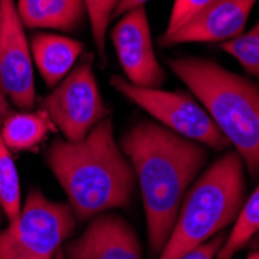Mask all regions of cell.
Segmentation results:
<instances>
[{"label": "cell", "mask_w": 259, "mask_h": 259, "mask_svg": "<svg viewBox=\"0 0 259 259\" xmlns=\"http://www.w3.org/2000/svg\"><path fill=\"white\" fill-rule=\"evenodd\" d=\"M143 199L151 254L166 245L186 190L206 161L202 145L152 121L134 124L120 141Z\"/></svg>", "instance_id": "cell-1"}, {"label": "cell", "mask_w": 259, "mask_h": 259, "mask_svg": "<svg viewBox=\"0 0 259 259\" xmlns=\"http://www.w3.org/2000/svg\"><path fill=\"white\" fill-rule=\"evenodd\" d=\"M55 124L42 109L39 112H13L0 127V137L8 149L28 151L36 148Z\"/></svg>", "instance_id": "cell-14"}, {"label": "cell", "mask_w": 259, "mask_h": 259, "mask_svg": "<svg viewBox=\"0 0 259 259\" xmlns=\"http://www.w3.org/2000/svg\"><path fill=\"white\" fill-rule=\"evenodd\" d=\"M76 222L68 203L50 200L31 188L19 218L0 230V259H55Z\"/></svg>", "instance_id": "cell-5"}, {"label": "cell", "mask_w": 259, "mask_h": 259, "mask_svg": "<svg viewBox=\"0 0 259 259\" xmlns=\"http://www.w3.org/2000/svg\"><path fill=\"white\" fill-rule=\"evenodd\" d=\"M110 39L126 79L137 87L160 89L166 72L158 62L145 5L121 16L110 31Z\"/></svg>", "instance_id": "cell-9"}, {"label": "cell", "mask_w": 259, "mask_h": 259, "mask_svg": "<svg viewBox=\"0 0 259 259\" xmlns=\"http://www.w3.org/2000/svg\"><path fill=\"white\" fill-rule=\"evenodd\" d=\"M120 2L121 0H84L92 36L103 62H106V36L109 31V23L113 19V13Z\"/></svg>", "instance_id": "cell-18"}, {"label": "cell", "mask_w": 259, "mask_h": 259, "mask_svg": "<svg viewBox=\"0 0 259 259\" xmlns=\"http://www.w3.org/2000/svg\"><path fill=\"white\" fill-rule=\"evenodd\" d=\"M222 50L236 59L247 73L259 79V20L247 33L224 42Z\"/></svg>", "instance_id": "cell-17"}, {"label": "cell", "mask_w": 259, "mask_h": 259, "mask_svg": "<svg viewBox=\"0 0 259 259\" xmlns=\"http://www.w3.org/2000/svg\"><path fill=\"white\" fill-rule=\"evenodd\" d=\"M146 2H149V0H121V2L118 4V7H116L115 13H113V17H121L124 13H127L134 8L143 7Z\"/></svg>", "instance_id": "cell-21"}, {"label": "cell", "mask_w": 259, "mask_h": 259, "mask_svg": "<svg viewBox=\"0 0 259 259\" xmlns=\"http://www.w3.org/2000/svg\"><path fill=\"white\" fill-rule=\"evenodd\" d=\"M259 231V185L251 193V196L244 202L236 224H234L230 236L225 238L218 259H231L241 248H244L248 241Z\"/></svg>", "instance_id": "cell-15"}, {"label": "cell", "mask_w": 259, "mask_h": 259, "mask_svg": "<svg viewBox=\"0 0 259 259\" xmlns=\"http://www.w3.org/2000/svg\"><path fill=\"white\" fill-rule=\"evenodd\" d=\"M213 2H216V0H174L164 34L174 33L183 23H186L191 17H194L197 13H200L203 8H206Z\"/></svg>", "instance_id": "cell-19"}, {"label": "cell", "mask_w": 259, "mask_h": 259, "mask_svg": "<svg viewBox=\"0 0 259 259\" xmlns=\"http://www.w3.org/2000/svg\"><path fill=\"white\" fill-rule=\"evenodd\" d=\"M2 222H4V211L0 208V227H2Z\"/></svg>", "instance_id": "cell-25"}, {"label": "cell", "mask_w": 259, "mask_h": 259, "mask_svg": "<svg viewBox=\"0 0 259 259\" xmlns=\"http://www.w3.org/2000/svg\"><path fill=\"white\" fill-rule=\"evenodd\" d=\"M17 14L31 30L75 31L85 16L84 0H17Z\"/></svg>", "instance_id": "cell-13"}, {"label": "cell", "mask_w": 259, "mask_h": 259, "mask_svg": "<svg viewBox=\"0 0 259 259\" xmlns=\"http://www.w3.org/2000/svg\"><path fill=\"white\" fill-rule=\"evenodd\" d=\"M110 84L116 92L146 110L169 131L216 151L230 146V141L219 131L208 112L186 93L137 87L118 75L110 78Z\"/></svg>", "instance_id": "cell-6"}, {"label": "cell", "mask_w": 259, "mask_h": 259, "mask_svg": "<svg viewBox=\"0 0 259 259\" xmlns=\"http://www.w3.org/2000/svg\"><path fill=\"white\" fill-rule=\"evenodd\" d=\"M245 259H259V251H254V253H250Z\"/></svg>", "instance_id": "cell-23"}, {"label": "cell", "mask_w": 259, "mask_h": 259, "mask_svg": "<svg viewBox=\"0 0 259 259\" xmlns=\"http://www.w3.org/2000/svg\"><path fill=\"white\" fill-rule=\"evenodd\" d=\"M0 208L10 222L16 221L22 211L17 168L2 137H0Z\"/></svg>", "instance_id": "cell-16"}, {"label": "cell", "mask_w": 259, "mask_h": 259, "mask_svg": "<svg viewBox=\"0 0 259 259\" xmlns=\"http://www.w3.org/2000/svg\"><path fill=\"white\" fill-rule=\"evenodd\" d=\"M55 259H67V257H65V254H64V251H62V248L58 251V254H56V257H55Z\"/></svg>", "instance_id": "cell-24"}, {"label": "cell", "mask_w": 259, "mask_h": 259, "mask_svg": "<svg viewBox=\"0 0 259 259\" xmlns=\"http://www.w3.org/2000/svg\"><path fill=\"white\" fill-rule=\"evenodd\" d=\"M168 65L205 106L236 148L251 177L259 176V87L214 61L176 58Z\"/></svg>", "instance_id": "cell-3"}, {"label": "cell", "mask_w": 259, "mask_h": 259, "mask_svg": "<svg viewBox=\"0 0 259 259\" xmlns=\"http://www.w3.org/2000/svg\"><path fill=\"white\" fill-rule=\"evenodd\" d=\"M62 251L67 259H143L134 227L109 211L93 216L81 236L67 242Z\"/></svg>", "instance_id": "cell-10"}, {"label": "cell", "mask_w": 259, "mask_h": 259, "mask_svg": "<svg viewBox=\"0 0 259 259\" xmlns=\"http://www.w3.org/2000/svg\"><path fill=\"white\" fill-rule=\"evenodd\" d=\"M257 234H259V231H257Z\"/></svg>", "instance_id": "cell-26"}, {"label": "cell", "mask_w": 259, "mask_h": 259, "mask_svg": "<svg viewBox=\"0 0 259 259\" xmlns=\"http://www.w3.org/2000/svg\"><path fill=\"white\" fill-rule=\"evenodd\" d=\"M45 161L68 197L76 221L127 208L135 193V171L113 137V121L103 118L81 141L55 140Z\"/></svg>", "instance_id": "cell-2"}, {"label": "cell", "mask_w": 259, "mask_h": 259, "mask_svg": "<svg viewBox=\"0 0 259 259\" xmlns=\"http://www.w3.org/2000/svg\"><path fill=\"white\" fill-rule=\"evenodd\" d=\"M257 0H216L171 34L160 36L163 47L180 44L227 42L242 34Z\"/></svg>", "instance_id": "cell-11"}, {"label": "cell", "mask_w": 259, "mask_h": 259, "mask_svg": "<svg viewBox=\"0 0 259 259\" xmlns=\"http://www.w3.org/2000/svg\"><path fill=\"white\" fill-rule=\"evenodd\" d=\"M244 202V161L236 151H230L188 190L171 236L158 259H180L214 238L238 219Z\"/></svg>", "instance_id": "cell-4"}, {"label": "cell", "mask_w": 259, "mask_h": 259, "mask_svg": "<svg viewBox=\"0 0 259 259\" xmlns=\"http://www.w3.org/2000/svg\"><path fill=\"white\" fill-rule=\"evenodd\" d=\"M31 56L47 87H56L79 59L84 45L79 40L55 33H34L31 37Z\"/></svg>", "instance_id": "cell-12"}, {"label": "cell", "mask_w": 259, "mask_h": 259, "mask_svg": "<svg viewBox=\"0 0 259 259\" xmlns=\"http://www.w3.org/2000/svg\"><path fill=\"white\" fill-rule=\"evenodd\" d=\"M0 87L17 109L34 107L33 56L14 0H0Z\"/></svg>", "instance_id": "cell-8"}, {"label": "cell", "mask_w": 259, "mask_h": 259, "mask_svg": "<svg viewBox=\"0 0 259 259\" xmlns=\"http://www.w3.org/2000/svg\"><path fill=\"white\" fill-rule=\"evenodd\" d=\"M224 242H225V234L221 231L214 238H211L209 241L203 242L202 245L196 247L194 250L188 251L180 259H214Z\"/></svg>", "instance_id": "cell-20"}, {"label": "cell", "mask_w": 259, "mask_h": 259, "mask_svg": "<svg viewBox=\"0 0 259 259\" xmlns=\"http://www.w3.org/2000/svg\"><path fill=\"white\" fill-rule=\"evenodd\" d=\"M40 109L68 141H81L106 118L107 107L90 59L75 67L53 87L49 95L40 100Z\"/></svg>", "instance_id": "cell-7"}, {"label": "cell", "mask_w": 259, "mask_h": 259, "mask_svg": "<svg viewBox=\"0 0 259 259\" xmlns=\"http://www.w3.org/2000/svg\"><path fill=\"white\" fill-rule=\"evenodd\" d=\"M13 113V109H11V101L8 100V97L5 95L4 89L0 87V127L5 123V120L8 116Z\"/></svg>", "instance_id": "cell-22"}]
</instances>
